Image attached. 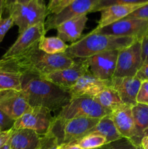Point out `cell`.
Masks as SVG:
<instances>
[{
	"label": "cell",
	"mask_w": 148,
	"mask_h": 149,
	"mask_svg": "<svg viewBox=\"0 0 148 149\" xmlns=\"http://www.w3.org/2000/svg\"><path fill=\"white\" fill-rule=\"evenodd\" d=\"M38 44L20 55L1 58L0 70L17 73L22 76L44 78L51 73L69 68L74 63L75 60L65 53L51 55L43 52L39 48Z\"/></svg>",
	"instance_id": "1"
},
{
	"label": "cell",
	"mask_w": 148,
	"mask_h": 149,
	"mask_svg": "<svg viewBox=\"0 0 148 149\" xmlns=\"http://www.w3.org/2000/svg\"><path fill=\"white\" fill-rule=\"evenodd\" d=\"M21 87L30 106L46 108L50 111L62 109L72 99L68 90L42 77L22 76Z\"/></svg>",
	"instance_id": "2"
},
{
	"label": "cell",
	"mask_w": 148,
	"mask_h": 149,
	"mask_svg": "<svg viewBox=\"0 0 148 149\" xmlns=\"http://www.w3.org/2000/svg\"><path fill=\"white\" fill-rule=\"evenodd\" d=\"M139 39L130 36H116L102 33H88L68 45L64 53L71 58H87L101 52L120 50Z\"/></svg>",
	"instance_id": "3"
},
{
	"label": "cell",
	"mask_w": 148,
	"mask_h": 149,
	"mask_svg": "<svg viewBox=\"0 0 148 149\" xmlns=\"http://www.w3.org/2000/svg\"><path fill=\"white\" fill-rule=\"evenodd\" d=\"M14 24L18 27L19 33L39 23H44L49 15L44 0H30L25 4H15L8 10Z\"/></svg>",
	"instance_id": "4"
},
{
	"label": "cell",
	"mask_w": 148,
	"mask_h": 149,
	"mask_svg": "<svg viewBox=\"0 0 148 149\" xmlns=\"http://www.w3.org/2000/svg\"><path fill=\"white\" fill-rule=\"evenodd\" d=\"M111 113L100 106L93 97L82 95L71 99L64 106L57 117L64 120H70L79 117L102 119Z\"/></svg>",
	"instance_id": "5"
},
{
	"label": "cell",
	"mask_w": 148,
	"mask_h": 149,
	"mask_svg": "<svg viewBox=\"0 0 148 149\" xmlns=\"http://www.w3.org/2000/svg\"><path fill=\"white\" fill-rule=\"evenodd\" d=\"M91 33H102L116 36H130L139 40L148 34V20L123 18L101 29H94Z\"/></svg>",
	"instance_id": "6"
},
{
	"label": "cell",
	"mask_w": 148,
	"mask_h": 149,
	"mask_svg": "<svg viewBox=\"0 0 148 149\" xmlns=\"http://www.w3.org/2000/svg\"><path fill=\"white\" fill-rule=\"evenodd\" d=\"M142 65V42L136 40L130 46L119 50L113 77H136Z\"/></svg>",
	"instance_id": "7"
},
{
	"label": "cell",
	"mask_w": 148,
	"mask_h": 149,
	"mask_svg": "<svg viewBox=\"0 0 148 149\" xmlns=\"http://www.w3.org/2000/svg\"><path fill=\"white\" fill-rule=\"evenodd\" d=\"M54 117L49 109L39 106H30L19 119L15 121V130L29 129L40 135H46L49 130Z\"/></svg>",
	"instance_id": "8"
},
{
	"label": "cell",
	"mask_w": 148,
	"mask_h": 149,
	"mask_svg": "<svg viewBox=\"0 0 148 149\" xmlns=\"http://www.w3.org/2000/svg\"><path fill=\"white\" fill-rule=\"evenodd\" d=\"M100 0H75L57 14H51L44 22L46 31L56 29L58 26L71 19L91 13Z\"/></svg>",
	"instance_id": "9"
},
{
	"label": "cell",
	"mask_w": 148,
	"mask_h": 149,
	"mask_svg": "<svg viewBox=\"0 0 148 149\" xmlns=\"http://www.w3.org/2000/svg\"><path fill=\"white\" fill-rule=\"evenodd\" d=\"M74 60V63L71 67L51 73L44 79L68 90L82 76L89 72L86 58H75Z\"/></svg>",
	"instance_id": "10"
},
{
	"label": "cell",
	"mask_w": 148,
	"mask_h": 149,
	"mask_svg": "<svg viewBox=\"0 0 148 149\" xmlns=\"http://www.w3.org/2000/svg\"><path fill=\"white\" fill-rule=\"evenodd\" d=\"M118 52L107 51L87 58L90 73L100 79H111L115 71Z\"/></svg>",
	"instance_id": "11"
},
{
	"label": "cell",
	"mask_w": 148,
	"mask_h": 149,
	"mask_svg": "<svg viewBox=\"0 0 148 149\" xmlns=\"http://www.w3.org/2000/svg\"><path fill=\"white\" fill-rule=\"evenodd\" d=\"M30 107L22 90L0 91V110L14 121L19 119Z\"/></svg>",
	"instance_id": "12"
},
{
	"label": "cell",
	"mask_w": 148,
	"mask_h": 149,
	"mask_svg": "<svg viewBox=\"0 0 148 149\" xmlns=\"http://www.w3.org/2000/svg\"><path fill=\"white\" fill-rule=\"evenodd\" d=\"M46 33L44 23H39L28 28L20 33L17 40L9 48L2 58L16 56L26 52L39 43V41L45 36Z\"/></svg>",
	"instance_id": "13"
},
{
	"label": "cell",
	"mask_w": 148,
	"mask_h": 149,
	"mask_svg": "<svg viewBox=\"0 0 148 149\" xmlns=\"http://www.w3.org/2000/svg\"><path fill=\"white\" fill-rule=\"evenodd\" d=\"M100 119L79 117L62 121V143L75 142L89 133Z\"/></svg>",
	"instance_id": "14"
},
{
	"label": "cell",
	"mask_w": 148,
	"mask_h": 149,
	"mask_svg": "<svg viewBox=\"0 0 148 149\" xmlns=\"http://www.w3.org/2000/svg\"><path fill=\"white\" fill-rule=\"evenodd\" d=\"M142 81L136 77H113L110 79V87L118 94L124 105L133 107L136 104V97Z\"/></svg>",
	"instance_id": "15"
},
{
	"label": "cell",
	"mask_w": 148,
	"mask_h": 149,
	"mask_svg": "<svg viewBox=\"0 0 148 149\" xmlns=\"http://www.w3.org/2000/svg\"><path fill=\"white\" fill-rule=\"evenodd\" d=\"M110 86V79H100L93 76L89 71L85 75L82 76L68 91L72 99L82 95L94 97L102 90Z\"/></svg>",
	"instance_id": "16"
},
{
	"label": "cell",
	"mask_w": 148,
	"mask_h": 149,
	"mask_svg": "<svg viewBox=\"0 0 148 149\" xmlns=\"http://www.w3.org/2000/svg\"><path fill=\"white\" fill-rule=\"evenodd\" d=\"M131 108L123 105L111 113V117L115 126L122 138L133 141L135 136L134 123Z\"/></svg>",
	"instance_id": "17"
},
{
	"label": "cell",
	"mask_w": 148,
	"mask_h": 149,
	"mask_svg": "<svg viewBox=\"0 0 148 149\" xmlns=\"http://www.w3.org/2000/svg\"><path fill=\"white\" fill-rule=\"evenodd\" d=\"M87 20V15H84L64 22L57 27V36L65 42H76L81 37Z\"/></svg>",
	"instance_id": "18"
},
{
	"label": "cell",
	"mask_w": 148,
	"mask_h": 149,
	"mask_svg": "<svg viewBox=\"0 0 148 149\" xmlns=\"http://www.w3.org/2000/svg\"><path fill=\"white\" fill-rule=\"evenodd\" d=\"M143 5L144 4L142 5H140V4H138V5L116 4V5L106 7L100 11L101 17L98 21V26L96 27V29H101L104 26L112 24L115 22L118 21Z\"/></svg>",
	"instance_id": "19"
},
{
	"label": "cell",
	"mask_w": 148,
	"mask_h": 149,
	"mask_svg": "<svg viewBox=\"0 0 148 149\" xmlns=\"http://www.w3.org/2000/svg\"><path fill=\"white\" fill-rule=\"evenodd\" d=\"M41 135L29 129L15 130L10 138V149H38Z\"/></svg>",
	"instance_id": "20"
},
{
	"label": "cell",
	"mask_w": 148,
	"mask_h": 149,
	"mask_svg": "<svg viewBox=\"0 0 148 149\" xmlns=\"http://www.w3.org/2000/svg\"><path fill=\"white\" fill-rule=\"evenodd\" d=\"M131 110L135 130L132 143L140 146L142 138L148 135V105L137 103L131 108Z\"/></svg>",
	"instance_id": "21"
},
{
	"label": "cell",
	"mask_w": 148,
	"mask_h": 149,
	"mask_svg": "<svg viewBox=\"0 0 148 149\" xmlns=\"http://www.w3.org/2000/svg\"><path fill=\"white\" fill-rule=\"evenodd\" d=\"M94 132L100 134L104 137L107 141V143L113 142L122 138L113 123L111 115H107L100 119L98 124L90 130L89 134L94 133Z\"/></svg>",
	"instance_id": "22"
},
{
	"label": "cell",
	"mask_w": 148,
	"mask_h": 149,
	"mask_svg": "<svg viewBox=\"0 0 148 149\" xmlns=\"http://www.w3.org/2000/svg\"><path fill=\"white\" fill-rule=\"evenodd\" d=\"M93 97L100 103V106L110 113L124 105L117 92L110 87L104 89Z\"/></svg>",
	"instance_id": "23"
},
{
	"label": "cell",
	"mask_w": 148,
	"mask_h": 149,
	"mask_svg": "<svg viewBox=\"0 0 148 149\" xmlns=\"http://www.w3.org/2000/svg\"><path fill=\"white\" fill-rule=\"evenodd\" d=\"M38 47L41 50L46 53L55 55L64 53L68 49V45L57 36H44L39 41Z\"/></svg>",
	"instance_id": "24"
},
{
	"label": "cell",
	"mask_w": 148,
	"mask_h": 149,
	"mask_svg": "<svg viewBox=\"0 0 148 149\" xmlns=\"http://www.w3.org/2000/svg\"><path fill=\"white\" fill-rule=\"evenodd\" d=\"M22 75L0 70V91L5 90H22Z\"/></svg>",
	"instance_id": "25"
},
{
	"label": "cell",
	"mask_w": 148,
	"mask_h": 149,
	"mask_svg": "<svg viewBox=\"0 0 148 149\" xmlns=\"http://www.w3.org/2000/svg\"><path fill=\"white\" fill-rule=\"evenodd\" d=\"M75 143L83 149H97L107 144V141L102 135L94 132L85 135Z\"/></svg>",
	"instance_id": "26"
},
{
	"label": "cell",
	"mask_w": 148,
	"mask_h": 149,
	"mask_svg": "<svg viewBox=\"0 0 148 149\" xmlns=\"http://www.w3.org/2000/svg\"><path fill=\"white\" fill-rule=\"evenodd\" d=\"M148 0H100L97 5L93 8L91 13L100 12L103 9L110 6L116 4H131V5H138V4H146Z\"/></svg>",
	"instance_id": "27"
},
{
	"label": "cell",
	"mask_w": 148,
	"mask_h": 149,
	"mask_svg": "<svg viewBox=\"0 0 148 149\" xmlns=\"http://www.w3.org/2000/svg\"><path fill=\"white\" fill-rule=\"evenodd\" d=\"M137 146L133 145L131 141L125 138L105 144L97 149H136Z\"/></svg>",
	"instance_id": "28"
},
{
	"label": "cell",
	"mask_w": 148,
	"mask_h": 149,
	"mask_svg": "<svg viewBox=\"0 0 148 149\" xmlns=\"http://www.w3.org/2000/svg\"><path fill=\"white\" fill-rule=\"evenodd\" d=\"M59 144L56 138L52 134L47 132L41 137L40 145L38 149H58Z\"/></svg>",
	"instance_id": "29"
},
{
	"label": "cell",
	"mask_w": 148,
	"mask_h": 149,
	"mask_svg": "<svg viewBox=\"0 0 148 149\" xmlns=\"http://www.w3.org/2000/svg\"><path fill=\"white\" fill-rule=\"evenodd\" d=\"M14 24V21L11 16L9 15L7 17L2 18L0 20V44L2 42L4 36L9 30L11 29Z\"/></svg>",
	"instance_id": "30"
},
{
	"label": "cell",
	"mask_w": 148,
	"mask_h": 149,
	"mask_svg": "<svg viewBox=\"0 0 148 149\" xmlns=\"http://www.w3.org/2000/svg\"><path fill=\"white\" fill-rule=\"evenodd\" d=\"M137 103L148 105V81H142L136 97Z\"/></svg>",
	"instance_id": "31"
},
{
	"label": "cell",
	"mask_w": 148,
	"mask_h": 149,
	"mask_svg": "<svg viewBox=\"0 0 148 149\" xmlns=\"http://www.w3.org/2000/svg\"><path fill=\"white\" fill-rule=\"evenodd\" d=\"M124 18H139L148 20V3L144 4Z\"/></svg>",
	"instance_id": "32"
},
{
	"label": "cell",
	"mask_w": 148,
	"mask_h": 149,
	"mask_svg": "<svg viewBox=\"0 0 148 149\" xmlns=\"http://www.w3.org/2000/svg\"><path fill=\"white\" fill-rule=\"evenodd\" d=\"M15 121L7 116L4 112L0 110V131L8 130L12 129L14 125Z\"/></svg>",
	"instance_id": "33"
},
{
	"label": "cell",
	"mask_w": 148,
	"mask_h": 149,
	"mask_svg": "<svg viewBox=\"0 0 148 149\" xmlns=\"http://www.w3.org/2000/svg\"><path fill=\"white\" fill-rule=\"evenodd\" d=\"M142 42V57L143 64L148 63V34L141 40Z\"/></svg>",
	"instance_id": "34"
},
{
	"label": "cell",
	"mask_w": 148,
	"mask_h": 149,
	"mask_svg": "<svg viewBox=\"0 0 148 149\" xmlns=\"http://www.w3.org/2000/svg\"><path fill=\"white\" fill-rule=\"evenodd\" d=\"M12 132L13 127L12 129L8 130L0 131V148L10 141V138Z\"/></svg>",
	"instance_id": "35"
},
{
	"label": "cell",
	"mask_w": 148,
	"mask_h": 149,
	"mask_svg": "<svg viewBox=\"0 0 148 149\" xmlns=\"http://www.w3.org/2000/svg\"><path fill=\"white\" fill-rule=\"evenodd\" d=\"M136 77L142 81H148V63L143 64L136 73Z\"/></svg>",
	"instance_id": "36"
},
{
	"label": "cell",
	"mask_w": 148,
	"mask_h": 149,
	"mask_svg": "<svg viewBox=\"0 0 148 149\" xmlns=\"http://www.w3.org/2000/svg\"><path fill=\"white\" fill-rule=\"evenodd\" d=\"M74 1H75V0H62V1H61L60 4H59V5L55 8V10L52 12V14H57V13H59L61 10H63L65 7H66L67 6L71 4V3L73 2Z\"/></svg>",
	"instance_id": "37"
},
{
	"label": "cell",
	"mask_w": 148,
	"mask_h": 149,
	"mask_svg": "<svg viewBox=\"0 0 148 149\" xmlns=\"http://www.w3.org/2000/svg\"><path fill=\"white\" fill-rule=\"evenodd\" d=\"M58 149H83L79 145L75 142L69 143H62L59 145Z\"/></svg>",
	"instance_id": "38"
},
{
	"label": "cell",
	"mask_w": 148,
	"mask_h": 149,
	"mask_svg": "<svg viewBox=\"0 0 148 149\" xmlns=\"http://www.w3.org/2000/svg\"><path fill=\"white\" fill-rule=\"evenodd\" d=\"M62 0H49V4L47 5L48 11H49V15L52 13V12L55 10L57 7L61 3Z\"/></svg>",
	"instance_id": "39"
},
{
	"label": "cell",
	"mask_w": 148,
	"mask_h": 149,
	"mask_svg": "<svg viewBox=\"0 0 148 149\" xmlns=\"http://www.w3.org/2000/svg\"><path fill=\"white\" fill-rule=\"evenodd\" d=\"M17 0H5L4 1V9L8 10L12 6L14 5L15 4L17 3Z\"/></svg>",
	"instance_id": "40"
},
{
	"label": "cell",
	"mask_w": 148,
	"mask_h": 149,
	"mask_svg": "<svg viewBox=\"0 0 148 149\" xmlns=\"http://www.w3.org/2000/svg\"><path fill=\"white\" fill-rule=\"evenodd\" d=\"M140 147L142 149H148V135L142 138L140 143Z\"/></svg>",
	"instance_id": "41"
},
{
	"label": "cell",
	"mask_w": 148,
	"mask_h": 149,
	"mask_svg": "<svg viewBox=\"0 0 148 149\" xmlns=\"http://www.w3.org/2000/svg\"><path fill=\"white\" fill-rule=\"evenodd\" d=\"M4 1L5 0H0V20L1 19L2 13L4 10Z\"/></svg>",
	"instance_id": "42"
},
{
	"label": "cell",
	"mask_w": 148,
	"mask_h": 149,
	"mask_svg": "<svg viewBox=\"0 0 148 149\" xmlns=\"http://www.w3.org/2000/svg\"><path fill=\"white\" fill-rule=\"evenodd\" d=\"M30 0H17V4H27L28 2H29Z\"/></svg>",
	"instance_id": "43"
},
{
	"label": "cell",
	"mask_w": 148,
	"mask_h": 149,
	"mask_svg": "<svg viewBox=\"0 0 148 149\" xmlns=\"http://www.w3.org/2000/svg\"><path fill=\"white\" fill-rule=\"evenodd\" d=\"M0 149H10V143H9V141L5 144V145L3 146Z\"/></svg>",
	"instance_id": "44"
},
{
	"label": "cell",
	"mask_w": 148,
	"mask_h": 149,
	"mask_svg": "<svg viewBox=\"0 0 148 149\" xmlns=\"http://www.w3.org/2000/svg\"><path fill=\"white\" fill-rule=\"evenodd\" d=\"M136 149H142V148H141L140 146H137V147H136Z\"/></svg>",
	"instance_id": "45"
},
{
	"label": "cell",
	"mask_w": 148,
	"mask_h": 149,
	"mask_svg": "<svg viewBox=\"0 0 148 149\" xmlns=\"http://www.w3.org/2000/svg\"></svg>",
	"instance_id": "46"
}]
</instances>
